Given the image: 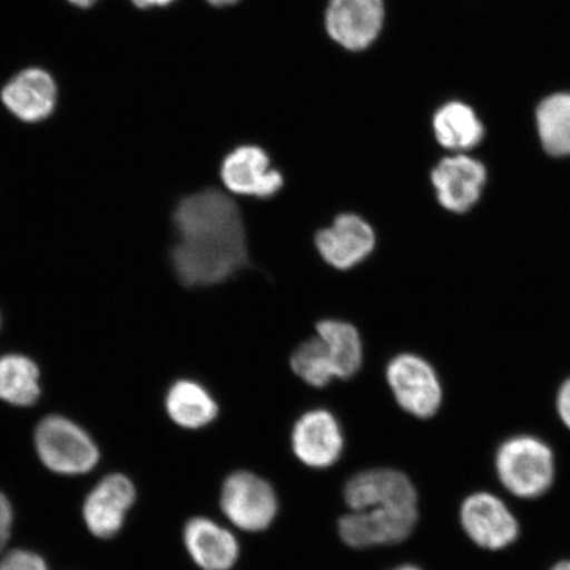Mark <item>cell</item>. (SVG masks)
<instances>
[{
  "label": "cell",
  "instance_id": "1",
  "mask_svg": "<svg viewBox=\"0 0 570 570\" xmlns=\"http://www.w3.org/2000/svg\"><path fill=\"white\" fill-rule=\"evenodd\" d=\"M178 240L173 248L175 273L187 287L223 283L247 263L244 218L224 191L205 189L181 199L174 213Z\"/></svg>",
  "mask_w": 570,
  "mask_h": 570
},
{
  "label": "cell",
  "instance_id": "2",
  "mask_svg": "<svg viewBox=\"0 0 570 570\" xmlns=\"http://www.w3.org/2000/svg\"><path fill=\"white\" fill-rule=\"evenodd\" d=\"M494 465L504 490L529 501L547 494L556 479L551 446L531 434H518L503 441L497 449Z\"/></svg>",
  "mask_w": 570,
  "mask_h": 570
},
{
  "label": "cell",
  "instance_id": "3",
  "mask_svg": "<svg viewBox=\"0 0 570 570\" xmlns=\"http://www.w3.org/2000/svg\"><path fill=\"white\" fill-rule=\"evenodd\" d=\"M219 508L230 524L244 532L269 529L279 512L276 491L258 474L238 470L226 476L220 488Z\"/></svg>",
  "mask_w": 570,
  "mask_h": 570
},
{
  "label": "cell",
  "instance_id": "4",
  "mask_svg": "<svg viewBox=\"0 0 570 570\" xmlns=\"http://www.w3.org/2000/svg\"><path fill=\"white\" fill-rule=\"evenodd\" d=\"M39 458L52 472L78 475L90 472L99 460L98 448L80 425L62 416H48L36 428Z\"/></svg>",
  "mask_w": 570,
  "mask_h": 570
},
{
  "label": "cell",
  "instance_id": "5",
  "mask_svg": "<svg viewBox=\"0 0 570 570\" xmlns=\"http://www.w3.org/2000/svg\"><path fill=\"white\" fill-rule=\"evenodd\" d=\"M386 380L399 407L417 419H431L443 404L440 377L422 356L401 354L391 360Z\"/></svg>",
  "mask_w": 570,
  "mask_h": 570
},
{
  "label": "cell",
  "instance_id": "6",
  "mask_svg": "<svg viewBox=\"0 0 570 570\" xmlns=\"http://www.w3.org/2000/svg\"><path fill=\"white\" fill-rule=\"evenodd\" d=\"M419 522L417 509L374 508L347 512L338 520V534L354 550L403 543Z\"/></svg>",
  "mask_w": 570,
  "mask_h": 570
},
{
  "label": "cell",
  "instance_id": "7",
  "mask_svg": "<svg viewBox=\"0 0 570 570\" xmlns=\"http://www.w3.org/2000/svg\"><path fill=\"white\" fill-rule=\"evenodd\" d=\"M460 523L466 537L487 551H502L519 539L520 525L501 498L479 491L463 499Z\"/></svg>",
  "mask_w": 570,
  "mask_h": 570
},
{
  "label": "cell",
  "instance_id": "8",
  "mask_svg": "<svg viewBox=\"0 0 570 570\" xmlns=\"http://www.w3.org/2000/svg\"><path fill=\"white\" fill-rule=\"evenodd\" d=\"M344 499L352 511L374 508L417 509L419 494L410 476L401 470L374 468L348 479Z\"/></svg>",
  "mask_w": 570,
  "mask_h": 570
},
{
  "label": "cell",
  "instance_id": "9",
  "mask_svg": "<svg viewBox=\"0 0 570 570\" xmlns=\"http://www.w3.org/2000/svg\"><path fill=\"white\" fill-rule=\"evenodd\" d=\"M291 448L304 466L330 469L336 465L344 453V431L331 411H306L292 428Z\"/></svg>",
  "mask_w": 570,
  "mask_h": 570
},
{
  "label": "cell",
  "instance_id": "10",
  "mask_svg": "<svg viewBox=\"0 0 570 570\" xmlns=\"http://www.w3.org/2000/svg\"><path fill=\"white\" fill-rule=\"evenodd\" d=\"M384 11L383 0H330L326 32L347 51H365L381 35Z\"/></svg>",
  "mask_w": 570,
  "mask_h": 570
},
{
  "label": "cell",
  "instance_id": "11",
  "mask_svg": "<svg viewBox=\"0 0 570 570\" xmlns=\"http://www.w3.org/2000/svg\"><path fill=\"white\" fill-rule=\"evenodd\" d=\"M321 258L333 268L347 271L368 258L376 246L373 226L358 214L344 213L316 234Z\"/></svg>",
  "mask_w": 570,
  "mask_h": 570
},
{
  "label": "cell",
  "instance_id": "12",
  "mask_svg": "<svg viewBox=\"0 0 570 570\" xmlns=\"http://www.w3.org/2000/svg\"><path fill=\"white\" fill-rule=\"evenodd\" d=\"M431 180L439 204L448 212L462 214L480 202L488 170L472 156L455 154L433 168Z\"/></svg>",
  "mask_w": 570,
  "mask_h": 570
},
{
  "label": "cell",
  "instance_id": "13",
  "mask_svg": "<svg viewBox=\"0 0 570 570\" xmlns=\"http://www.w3.org/2000/svg\"><path fill=\"white\" fill-rule=\"evenodd\" d=\"M220 178L230 194L262 199L279 194L284 185L283 175L271 167L265 149L256 146H240L227 155Z\"/></svg>",
  "mask_w": 570,
  "mask_h": 570
},
{
  "label": "cell",
  "instance_id": "14",
  "mask_svg": "<svg viewBox=\"0 0 570 570\" xmlns=\"http://www.w3.org/2000/svg\"><path fill=\"white\" fill-rule=\"evenodd\" d=\"M137 501L134 483L122 474H110L92 489L83 504V519L99 539H110L122 530L126 515Z\"/></svg>",
  "mask_w": 570,
  "mask_h": 570
},
{
  "label": "cell",
  "instance_id": "15",
  "mask_svg": "<svg viewBox=\"0 0 570 570\" xmlns=\"http://www.w3.org/2000/svg\"><path fill=\"white\" fill-rule=\"evenodd\" d=\"M183 540L190 559L202 570H232L240 558L237 537L210 518L189 519Z\"/></svg>",
  "mask_w": 570,
  "mask_h": 570
},
{
  "label": "cell",
  "instance_id": "16",
  "mask_svg": "<svg viewBox=\"0 0 570 570\" xmlns=\"http://www.w3.org/2000/svg\"><path fill=\"white\" fill-rule=\"evenodd\" d=\"M2 99L13 116L28 124L40 122L55 110L57 88L47 71L27 69L6 85Z\"/></svg>",
  "mask_w": 570,
  "mask_h": 570
},
{
  "label": "cell",
  "instance_id": "17",
  "mask_svg": "<svg viewBox=\"0 0 570 570\" xmlns=\"http://www.w3.org/2000/svg\"><path fill=\"white\" fill-rule=\"evenodd\" d=\"M166 410L173 422L184 430H202L217 419L219 407L202 383L181 380L169 387Z\"/></svg>",
  "mask_w": 570,
  "mask_h": 570
},
{
  "label": "cell",
  "instance_id": "18",
  "mask_svg": "<svg viewBox=\"0 0 570 570\" xmlns=\"http://www.w3.org/2000/svg\"><path fill=\"white\" fill-rule=\"evenodd\" d=\"M433 132L449 151L463 154L480 145L484 126L472 107L453 101L441 106L434 114Z\"/></svg>",
  "mask_w": 570,
  "mask_h": 570
},
{
  "label": "cell",
  "instance_id": "19",
  "mask_svg": "<svg viewBox=\"0 0 570 570\" xmlns=\"http://www.w3.org/2000/svg\"><path fill=\"white\" fill-rule=\"evenodd\" d=\"M316 332L326 346L338 380H351L360 372L363 345L354 325L340 320H323L317 324Z\"/></svg>",
  "mask_w": 570,
  "mask_h": 570
},
{
  "label": "cell",
  "instance_id": "20",
  "mask_svg": "<svg viewBox=\"0 0 570 570\" xmlns=\"http://www.w3.org/2000/svg\"><path fill=\"white\" fill-rule=\"evenodd\" d=\"M40 373L24 355L0 356V399L19 407H28L40 397Z\"/></svg>",
  "mask_w": 570,
  "mask_h": 570
},
{
  "label": "cell",
  "instance_id": "21",
  "mask_svg": "<svg viewBox=\"0 0 570 570\" xmlns=\"http://www.w3.org/2000/svg\"><path fill=\"white\" fill-rule=\"evenodd\" d=\"M537 124L541 146L556 158L570 156V92H558L538 107Z\"/></svg>",
  "mask_w": 570,
  "mask_h": 570
},
{
  "label": "cell",
  "instance_id": "22",
  "mask_svg": "<svg viewBox=\"0 0 570 570\" xmlns=\"http://www.w3.org/2000/svg\"><path fill=\"white\" fill-rule=\"evenodd\" d=\"M291 368L302 381L315 389H324L336 373L326 346L318 336L303 342L291 356Z\"/></svg>",
  "mask_w": 570,
  "mask_h": 570
},
{
  "label": "cell",
  "instance_id": "23",
  "mask_svg": "<svg viewBox=\"0 0 570 570\" xmlns=\"http://www.w3.org/2000/svg\"><path fill=\"white\" fill-rule=\"evenodd\" d=\"M0 570H48L46 561L30 551L17 550L0 560Z\"/></svg>",
  "mask_w": 570,
  "mask_h": 570
},
{
  "label": "cell",
  "instance_id": "24",
  "mask_svg": "<svg viewBox=\"0 0 570 570\" xmlns=\"http://www.w3.org/2000/svg\"><path fill=\"white\" fill-rule=\"evenodd\" d=\"M12 519L11 503L3 493H0V551L3 550L10 539Z\"/></svg>",
  "mask_w": 570,
  "mask_h": 570
},
{
  "label": "cell",
  "instance_id": "25",
  "mask_svg": "<svg viewBox=\"0 0 570 570\" xmlns=\"http://www.w3.org/2000/svg\"><path fill=\"white\" fill-rule=\"evenodd\" d=\"M556 410H558L561 423L570 431V377L561 384L558 396H556Z\"/></svg>",
  "mask_w": 570,
  "mask_h": 570
},
{
  "label": "cell",
  "instance_id": "26",
  "mask_svg": "<svg viewBox=\"0 0 570 570\" xmlns=\"http://www.w3.org/2000/svg\"><path fill=\"white\" fill-rule=\"evenodd\" d=\"M139 9H153V7H167L176 2V0H131Z\"/></svg>",
  "mask_w": 570,
  "mask_h": 570
},
{
  "label": "cell",
  "instance_id": "27",
  "mask_svg": "<svg viewBox=\"0 0 570 570\" xmlns=\"http://www.w3.org/2000/svg\"><path fill=\"white\" fill-rule=\"evenodd\" d=\"M206 2L214 7H229L235 3H238L239 0H206Z\"/></svg>",
  "mask_w": 570,
  "mask_h": 570
},
{
  "label": "cell",
  "instance_id": "28",
  "mask_svg": "<svg viewBox=\"0 0 570 570\" xmlns=\"http://www.w3.org/2000/svg\"><path fill=\"white\" fill-rule=\"evenodd\" d=\"M71 4L81 7V9H88V7L95 4L97 0H68Z\"/></svg>",
  "mask_w": 570,
  "mask_h": 570
},
{
  "label": "cell",
  "instance_id": "29",
  "mask_svg": "<svg viewBox=\"0 0 570 570\" xmlns=\"http://www.w3.org/2000/svg\"><path fill=\"white\" fill-rule=\"evenodd\" d=\"M550 570H570V560H561L556 562V564Z\"/></svg>",
  "mask_w": 570,
  "mask_h": 570
},
{
  "label": "cell",
  "instance_id": "30",
  "mask_svg": "<svg viewBox=\"0 0 570 570\" xmlns=\"http://www.w3.org/2000/svg\"><path fill=\"white\" fill-rule=\"evenodd\" d=\"M390 570H423V569H420L419 567L416 566H412V564H405V566H401V567H396V568H392Z\"/></svg>",
  "mask_w": 570,
  "mask_h": 570
}]
</instances>
